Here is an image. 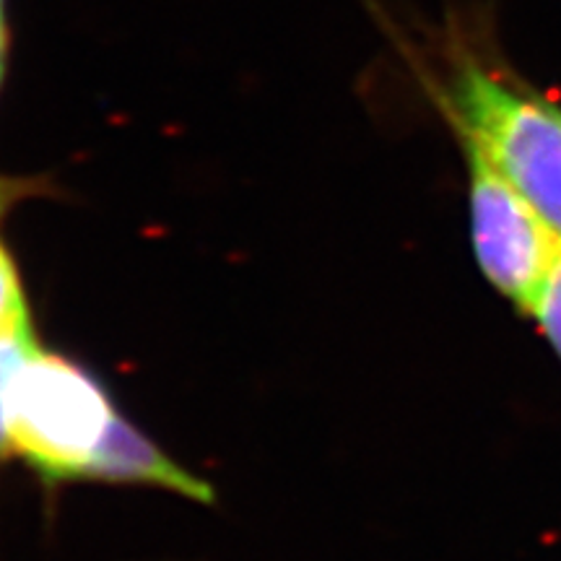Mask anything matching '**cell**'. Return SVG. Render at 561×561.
<instances>
[{
    "label": "cell",
    "mask_w": 561,
    "mask_h": 561,
    "mask_svg": "<svg viewBox=\"0 0 561 561\" xmlns=\"http://www.w3.org/2000/svg\"><path fill=\"white\" fill-rule=\"evenodd\" d=\"M439 107L460 144L476 146L561 240L559 104L481 62L462 60L447 79Z\"/></svg>",
    "instance_id": "1"
},
{
    "label": "cell",
    "mask_w": 561,
    "mask_h": 561,
    "mask_svg": "<svg viewBox=\"0 0 561 561\" xmlns=\"http://www.w3.org/2000/svg\"><path fill=\"white\" fill-rule=\"evenodd\" d=\"M123 416L110 392L87 367L66 354L30 348L9 390V439L47 483L94 481L110 434Z\"/></svg>",
    "instance_id": "2"
},
{
    "label": "cell",
    "mask_w": 561,
    "mask_h": 561,
    "mask_svg": "<svg viewBox=\"0 0 561 561\" xmlns=\"http://www.w3.org/2000/svg\"><path fill=\"white\" fill-rule=\"evenodd\" d=\"M460 146L468 164L476 261L489 284L528 314L561 240L476 146Z\"/></svg>",
    "instance_id": "3"
},
{
    "label": "cell",
    "mask_w": 561,
    "mask_h": 561,
    "mask_svg": "<svg viewBox=\"0 0 561 561\" xmlns=\"http://www.w3.org/2000/svg\"><path fill=\"white\" fill-rule=\"evenodd\" d=\"M94 481L167 489L195 502L214 500V491L206 481L185 471L180 462H174L164 450H159L128 419H121L112 430L100 466H96Z\"/></svg>",
    "instance_id": "4"
},
{
    "label": "cell",
    "mask_w": 561,
    "mask_h": 561,
    "mask_svg": "<svg viewBox=\"0 0 561 561\" xmlns=\"http://www.w3.org/2000/svg\"><path fill=\"white\" fill-rule=\"evenodd\" d=\"M32 195H39V180L0 174V339L34 333L24 280H21L19 263L3 234V221L9 210Z\"/></svg>",
    "instance_id": "5"
},
{
    "label": "cell",
    "mask_w": 561,
    "mask_h": 561,
    "mask_svg": "<svg viewBox=\"0 0 561 561\" xmlns=\"http://www.w3.org/2000/svg\"><path fill=\"white\" fill-rule=\"evenodd\" d=\"M37 343V335H5L0 339V466L13 458L11 439H9V390L13 371L19 369L21 359L30 354V348Z\"/></svg>",
    "instance_id": "6"
},
{
    "label": "cell",
    "mask_w": 561,
    "mask_h": 561,
    "mask_svg": "<svg viewBox=\"0 0 561 561\" xmlns=\"http://www.w3.org/2000/svg\"><path fill=\"white\" fill-rule=\"evenodd\" d=\"M528 314L536 318L546 341L551 343L561 359V248L557 252V257H553L549 273H546L541 289H538L536 299H533Z\"/></svg>",
    "instance_id": "7"
},
{
    "label": "cell",
    "mask_w": 561,
    "mask_h": 561,
    "mask_svg": "<svg viewBox=\"0 0 561 561\" xmlns=\"http://www.w3.org/2000/svg\"><path fill=\"white\" fill-rule=\"evenodd\" d=\"M9 62H11V30H9V19H0V94H3L5 76H9Z\"/></svg>",
    "instance_id": "8"
},
{
    "label": "cell",
    "mask_w": 561,
    "mask_h": 561,
    "mask_svg": "<svg viewBox=\"0 0 561 561\" xmlns=\"http://www.w3.org/2000/svg\"><path fill=\"white\" fill-rule=\"evenodd\" d=\"M5 9H9V0H0V19H9V13H5Z\"/></svg>",
    "instance_id": "9"
}]
</instances>
